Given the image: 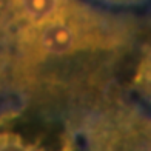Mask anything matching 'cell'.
<instances>
[{"label": "cell", "mask_w": 151, "mask_h": 151, "mask_svg": "<svg viewBox=\"0 0 151 151\" xmlns=\"http://www.w3.org/2000/svg\"><path fill=\"white\" fill-rule=\"evenodd\" d=\"M0 151H48L37 143L26 142L20 134L0 131Z\"/></svg>", "instance_id": "2"}, {"label": "cell", "mask_w": 151, "mask_h": 151, "mask_svg": "<svg viewBox=\"0 0 151 151\" xmlns=\"http://www.w3.org/2000/svg\"><path fill=\"white\" fill-rule=\"evenodd\" d=\"M150 54H147V59H143L140 62V65L139 68H137V71H136V77H134V85L136 86H139L142 88L143 91H145V88H147V91H150Z\"/></svg>", "instance_id": "3"}, {"label": "cell", "mask_w": 151, "mask_h": 151, "mask_svg": "<svg viewBox=\"0 0 151 151\" xmlns=\"http://www.w3.org/2000/svg\"><path fill=\"white\" fill-rule=\"evenodd\" d=\"M134 36V20L104 14L79 0H71L50 22L14 36L19 52L14 77L19 79L54 59L83 52H120L129 46Z\"/></svg>", "instance_id": "1"}, {"label": "cell", "mask_w": 151, "mask_h": 151, "mask_svg": "<svg viewBox=\"0 0 151 151\" xmlns=\"http://www.w3.org/2000/svg\"><path fill=\"white\" fill-rule=\"evenodd\" d=\"M109 2H117V3H133V2H139V0H109Z\"/></svg>", "instance_id": "4"}]
</instances>
